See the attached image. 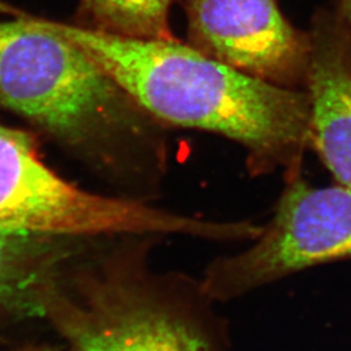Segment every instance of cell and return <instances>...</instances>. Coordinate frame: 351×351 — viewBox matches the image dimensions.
<instances>
[{
    "instance_id": "cell-2",
    "label": "cell",
    "mask_w": 351,
    "mask_h": 351,
    "mask_svg": "<svg viewBox=\"0 0 351 351\" xmlns=\"http://www.w3.org/2000/svg\"><path fill=\"white\" fill-rule=\"evenodd\" d=\"M66 39L155 120L229 139L252 177L302 176L310 149L306 90L280 88L220 63L177 39L121 37L33 14Z\"/></svg>"
},
{
    "instance_id": "cell-5",
    "label": "cell",
    "mask_w": 351,
    "mask_h": 351,
    "mask_svg": "<svg viewBox=\"0 0 351 351\" xmlns=\"http://www.w3.org/2000/svg\"><path fill=\"white\" fill-rule=\"evenodd\" d=\"M351 259V189L287 181L275 213L245 250L207 265L202 287L213 302L233 301L317 265Z\"/></svg>"
},
{
    "instance_id": "cell-11",
    "label": "cell",
    "mask_w": 351,
    "mask_h": 351,
    "mask_svg": "<svg viewBox=\"0 0 351 351\" xmlns=\"http://www.w3.org/2000/svg\"><path fill=\"white\" fill-rule=\"evenodd\" d=\"M29 351H56L52 350V349H49V348H38V349H33V350Z\"/></svg>"
},
{
    "instance_id": "cell-8",
    "label": "cell",
    "mask_w": 351,
    "mask_h": 351,
    "mask_svg": "<svg viewBox=\"0 0 351 351\" xmlns=\"http://www.w3.org/2000/svg\"><path fill=\"white\" fill-rule=\"evenodd\" d=\"M95 239L0 226V315H42L47 290Z\"/></svg>"
},
{
    "instance_id": "cell-3",
    "label": "cell",
    "mask_w": 351,
    "mask_h": 351,
    "mask_svg": "<svg viewBox=\"0 0 351 351\" xmlns=\"http://www.w3.org/2000/svg\"><path fill=\"white\" fill-rule=\"evenodd\" d=\"M165 237L94 239L42 301V316L73 351H226V326L201 280L155 272Z\"/></svg>"
},
{
    "instance_id": "cell-7",
    "label": "cell",
    "mask_w": 351,
    "mask_h": 351,
    "mask_svg": "<svg viewBox=\"0 0 351 351\" xmlns=\"http://www.w3.org/2000/svg\"><path fill=\"white\" fill-rule=\"evenodd\" d=\"M306 82L310 149L335 182L351 189V40L339 12L315 17Z\"/></svg>"
},
{
    "instance_id": "cell-9",
    "label": "cell",
    "mask_w": 351,
    "mask_h": 351,
    "mask_svg": "<svg viewBox=\"0 0 351 351\" xmlns=\"http://www.w3.org/2000/svg\"><path fill=\"white\" fill-rule=\"evenodd\" d=\"M175 0H80L75 24L121 37L175 39L169 12Z\"/></svg>"
},
{
    "instance_id": "cell-4",
    "label": "cell",
    "mask_w": 351,
    "mask_h": 351,
    "mask_svg": "<svg viewBox=\"0 0 351 351\" xmlns=\"http://www.w3.org/2000/svg\"><path fill=\"white\" fill-rule=\"evenodd\" d=\"M0 226L75 236L158 234L239 242V220H207L77 186L45 163L37 136L0 124Z\"/></svg>"
},
{
    "instance_id": "cell-10",
    "label": "cell",
    "mask_w": 351,
    "mask_h": 351,
    "mask_svg": "<svg viewBox=\"0 0 351 351\" xmlns=\"http://www.w3.org/2000/svg\"><path fill=\"white\" fill-rule=\"evenodd\" d=\"M339 13L351 40V0H342L341 1V8H339Z\"/></svg>"
},
{
    "instance_id": "cell-6",
    "label": "cell",
    "mask_w": 351,
    "mask_h": 351,
    "mask_svg": "<svg viewBox=\"0 0 351 351\" xmlns=\"http://www.w3.org/2000/svg\"><path fill=\"white\" fill-rule=\"evenodd\" d=\"M191 47L280 88L304 90L311 42L276 0H185Z\"/></svg>"
},
{
    "instance_id": "cell-1",
    "label": "cell",
    "mask_w": 351,
    "mask_h": 351,
    "mask_svg": "<svg viewBox=\"0 0 351 351\" xmlns=\"http://www.w3.org/2000/svg\"><path fill=\"white\" fill-rule=\"evenodd\" d=\"M0 110L24 119L112 186L152 203L169 168L168 128L66 39L0 1Z\"/></svg>"
}]
</instances>
